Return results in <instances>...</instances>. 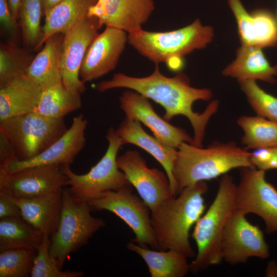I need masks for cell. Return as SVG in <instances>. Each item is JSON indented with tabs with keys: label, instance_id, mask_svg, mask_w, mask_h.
<instances>
[{
	"label": "cell",
	"instance_id": "obj_1",
	"mask_svg": "<svg viewBox=\"0 0 277 277\" xmlns=\"http://www.w3.org/2000/svg\"><path fill=\"white\" fill-rule=\"evenodd\" d=\"M123 88L137 92L163 107L165 111L164 118L169 122L173 117L182 115L186 117L193 128L194 136L191 144L202 147L206 126L219 107L214 100L201 113L195 112L193 104L196 101H209L212 96L207 88H195L190 86L188 77L182 72L169 77L161 73L158 64L151 74L143 77L128 76L123 73L113 75L111 79L98 83L97 91Z\"/></svg>",
	"mask_w": 277,
	"mask_h": 277
},
{
	"label": "cell",
	"instance_id": "obj_2",
	"mask_svg": "<svg viewBox=\"0 0 277 277\" xmlns=\"http://www.w3.org/2000/svg\"><path fill=\"white\" fill-rule=\"evenodd\" d=\"M207 190L206 183L199 182L185 187L177 195L166 199L150 211L158 250L172 249L187 258L195 256L189 232L204 213L203 195Z\"/></svg>",
	"mask_w": 277,
	"mask_h": 277
},
{
	"label": "cell",
	"instance_id": "obj_3",
	"mask_svg": "<svg viewBox=\"0 0 277 277\" xmlns=\"http://www.w3.org/2000/svg\"><path fill=\"white\" fill-rule=\"evenodd\" d=\"M177 151L173 170L177 195L185 187L223 175L231 169L254 167L251 152L233 142L216 141L206 148L183 142Z\"/></svg>",
	"mask_w": 277,
	"mask_h": 277
},
{
	"label": "cell",
	"instance_id": "obj_4",
	"mask_svg": "<svg viewBox=\"0 0 277 277\" xmlns=\"http://www.w3.org/2000/svg\"><path fill=\"white\" fill-rule=\"evenodd\" d=\"M67 129L64 118H50L34 112L0 121V164L38 155Z\"/></svg>",
	"mask_w": 277,
	"mask_h": 277
},
{
	"label": "cell",
	"instance_id": "obj_5",
	"mask_svg": "<svg viewBox=\"0 0 277 277\" xmlns=\"http://www.w3.org/2000/svg\"><path fill=\"white\" fill-rule=\"evenodd\" d=\"M236 187L233 177L223 174L213 202L194 225L192 237L197 252L190 264V271L192 272L204 270L223 260L222 241L227 221L234 209Z\"/></svg>",
	"mask_w": 277,
	"mask_h": 277
},
{
	"label": "cell",
	"instance_id": "obj_6",
	"mask_svg": "<svg viewBox=\"0 0 277 277\" xmlns=\"http://www.w3.org/2000/svg\"><path fill=\"white\" fill-rule=\"evenodd\" d=\"M214 36L213 29L203 26L199 19L182 28L167 32L143 30L128 33V43L140 54L159 64L180 62L182 57L195 49L205 48Z\"/></svg>",
	"mask_w": 277,
	"mask_h": 277
},
{
	"label": "cell",
	"instance_id": "obj_7",
	"mask_svg": "<svg viewBox=\"0 0 277 277\" xmlns=\"http://www.w3.org/2000/svg\"><path fill=\"white\" fill-rule=\"evenodd\" d=\"M87 201L73 196L68 188L62 193V207L58 228L50 237L49 252L62 268L68 255L84 246L100 229L104 220L93 216Z\"/></svg>",
	"mask_w": 277,
	"mask_h": 277
},
{
	"label": "cell",
	"instance_id": "obj_8",
	"mask_svg": "<svg viewBox=\"0 0 277 277\" xmlns=\"http://www.w3.org/2000/svg\"><path fill=\"white\" fill-rule=\"evenodd\" d=\"M106 138L108 146L106 153L87 173H75L70 165L60 166L68 177L67 185L70 186L68 189L75 197L88 202L105 192L117 191L131 185L125 174L117 166V153L123 144L113 127L108 130Z\"/></svg>",
	"mask_w": 277,
	"mask_h": 277
},
{
	"label": "cell",
	"instance_id": "obj_9",
	"mask_svg": "<svg viewBox=\"0 0 277 277\" xmlns=\"http://www.w3.org/2000/svg\"><path fill=\"white\" fill-rule=\"evenodd\" d=\"M132 185L117 191H108L88 201L91 210L109 211L122 220L135 234L133 241L143 247L158 250L152 228L150 209L147 204L133 193Z\"/></svg>",
	"mask_w": 277,
	"mask_h": 277
},
{
	"label": "cell",
	"instance_id": "obj_10",
	"mask_svg": "<svg viewBox=\"0 0 277 277\" xmlns=\"http://www.w3.org/2000/svg\"><path fill=\"white\" fill-rule=\"evenodd\" d=\"M240 169L241 179L236 186L234 209L246 215L253 213L264 222L265 231H277V189L265 179V171L255 167Z\"/></svg>",
	"mask_w": 277,
	"mask_h": 277
},
{
	"label": "cell",
	"instance_id": "obj_11",
	"mask_svg": "<svg viewBox=\"0 0 277 277\" xmlns=\"http://www.w3.org/2000/svg\"><path fill=\"white\" fill-rule=\"evenodd\" d=\"M246 215L234 209L224 229L222 256L230 265L245 263L251 257L266 259L269 256L263 232L259 226L250 223Z\"/></svg>",
	"mask_w": 277,
	"mask_h": 277
},
{
	"label": "cell",
	"instance_id": "obj_12",
	"mask_svg": "<svg viewBox=\"0 0 277 277\" xmlns=\"http://www.w3.org/2000/svg\"><path fill=\"white\" fill-rule=\"evenodd\" d=\"M67 181L58 165L29 167L12 173L0 172V192L15 199H32L63 190Z\"/></svg>",
	"mask_w": 277,
	"mask_h": 277
},
{
	"label": "cell",
	"instance_id": "obj_13",
	"mask_svg": "<svg viewBox=\"0 0 277 277\" xmlns=\"http://www.w3.org/2000/svg\"><path fill=\"white\" fill-rule=\"evenodd\" d=\"M99 29L98 18L89 15L64 33L61 58L62 83L75 93L81 95L86 90L80 76V69Z\"/></svg>",
	"mask_w": 277,
	"mask_h": 277
},
{
	"label": "cell",
	"instance_id": "obj_14",
	"mask_svg": "<svg viewBox=\"0 0 277 277\" xmlns=\"http://www.w3.org/2000/svg\"><path fill=\"white\" fill-rule=\"evenodd\" d=\"M117 164L150 211L174 196L166 173L156 168H149L137 151L127 150L117 156Z\"/></svg>",
	"mask_w": 277,
	"mask_h": 277
},
{
	"label": "cell",
	"instance_id": "obj_15",
	"mask_svg": "<svg viewBox=\"0 0 277 277\" xmlns=\"http://www.w3.org/2000/svg\"><path fill=\"white\" fill-rule=\"evenodd\" d=\"M87 123L83 114L74 117L66 132L41 153L28 160H9L1 163L0 172L12 173L35 166L70 165L85 145Z\"/></svg>",
	"mask_w": 277,
	"mask_h": 277
},
{
	"label": "cell",
	"instance_id": "obj_16",
	"mask_svg": "<svg viewBox=\"0 0 277 277\" xmlns=\"http://www.w3.org/2000/svg\"><path fill=\"white\" fill-rule=\"evenodd\" d=\"M128 33L122 29L106 27L88 47L82 62L80 76L85 83L97 79L116 67L128 43Z\"/></svg>",
	"mask_w": 277,
	"mask_h": 277
},
{
	"label": "cell",
	"instance_id": "obj_17",
	"mask_svg": "<svg viewBox=\"0 0 277 277\" xmlns=\"http://www.w3.org/2000/svg\"><path fill=\"white\" fill-rule=\"evenodd\" d=\"M126 117L139 121L150 129L163 144L177 149L183 142L192 144L193 138L185 130L171 125L154 110L149 99L133 90H126L120 97Z\"/></svg>",
	"mask_w": 277,
	"mask_h": 277
},
{
	"label": "cell",
	"instance_id": "obj_18",
	"mask_svg": "<svg viewBox=\"0 0 277 277\" xmlns=\"http://www.w3.org/2000/svg\"><path fill=\"white\" fill-rule=\"evenodd\" d=\"M237 23L241 46L261 48L277 45V18L270 10L258 9L248 13L240 0H228Z\"/></svg>",
	"mask_w": 277,
	"mask_h": 277
},
{
	"label": "cell",
	"instance_id": "obj_19",
	"mask_svg": "<svg viewBox=\"0 0 277 277\" xmlns=\"http://www.w3.org/2000/svg\"><path fill=\"white\" fill-rule=\"evenodd\" d=\"M115 132L123 145L131 144L141 148L162 165L169 179L173 195H177V185L173 173L177 149L167 146L155 136L148 134L139 121L126 117Z\"/></svg>",
	"mask_w": 277,
	"mask_h": 277
},
{
	"label": "cell",
	"instance_id": "obj_20",
	"mask_svg": "<svg viewBox=\"0 0 277 277\" xmlns=\"http://www.w3.org/2000/svg\"><path fill=\"white\" fill-rule=\"evenodd\" d=\"M154 9L153 0H107L98 17L99 28L113 27L128 33L138 30Z\"/></svg>",
	"mask_w": 277,
	"mask_h": 277
},
{
	"label": "cell",
	"instance_id": "obj_21",
	"mask_svg": "<svg viewBox=\"0 0 277 277\" xmlns=\"http://www.w3.org/2000/svg\"><path fill=\"white\" fill-rule=\"evenodd\" d=\"M63 190L29 199H13L20 208L22 218L35 229L51 237L60 223Z\"/></svg>",
	"mask_w": 277,
	"mask_h": 277
},
{
	"label": "cell",
	"instance_id": "obj_22",
	"mask_svg": "<svg viewBox=\"0 0 277 277\" xmlns=\"http://www.w3.org/2000/svg\"><path fill=\"white\" fill-rule=\"evenodd\" d=\"M42 90L26 74L0 87V121L33 112Z\"/></svg>",
	"mask_w": 277,
	"mask_h": 277
},
{
	"label": "cell",
	"instance_id": "obj_23",
	"mask_svg": "<svg viewBox=\"0 0 277 277\" xmlns=\"http://www.w3.org/2000/svg\"><path fill=\"white\" fill-rule=\"evenodd\" d=\"M222 74L235 78L238 82L259 80L274 84L277 67L270 64L262 48L241 46L237 49L236 58L223 70Z\"/></svg>",
	"mask_w": 277,
	"mask_h": 277
},
{
	"label": "cell",
	"instance_id": "obj_24",
	"mask_svg": "<svg viewBox=\"0 0 277 277\" xmlns=\"http://www.w3.org/2000/svg\"><path fill=\"white\" fill-rule=\"evenodd\" d=\"M64 35L57 33L50 36L27 70L26 75L42 89L62 82L61 58Z\"/></svg>",
	"mask_w": 277,
	"mask_h": 277
},
{
	"label": "cell",
	"instance_id": "obj_25",
	"mask_svg": "<svg viewBox=\"0 0 277 277\" xmlns=\"http://www.w3.org/2000/svg\"><path fill=\"white\" fill-rule=\"evenodd\" d=\"M98 0H62L45 15L41 47L51 35L65 33L89 15L90 9Z\"/></svg>",
	"mask_w": 277,
	"mask_h": 277
},
{
	"label": "cell",
	"instance_id": "obj_26",
	"mask_svg": "<svg viewBox=\"0 0 277 277\" xmlns=\"http://www.w3.org/2000/svg\"><path fill=\"white\" fill-rule=\"evenodd\" d=\"M127 247L146 263L151 277H184L190 271L187 257L175 250H151L133 242Z\"/></svg>",
	"mask_w": 277,
	"mask_h": 277
},
{
	"label": "cell",
	"instance_id": "obj_27",
	"mask_svg": "<svg viewBox=\"0 0 277 277\" xmlns=\"http://www.w3.org/2000/svg\"><path fill=\"white\" fill-rule=\"evenodd\" d=\"M81 106V94L69 90L62 82L43 89L33 112L50 118H64Z\"/></svg>",
	"mask_w": 277,
	"mask_h": 277
},
{
	"label": "cell",
	"instance_id": "obj_28",
	"mask_svg": "<svg viewBox=\"0 0 277 277\" xmlns=\"http://www.w3.org/2000/svg\"><path fill=\"white\" fill-rule=\"evenodd\" d=\"M43 236L22 217L0 219V251L17 248L37 249Z\"/></svg>",
	"mask_w": 277,
	"mask_h": 277
},
{
	"label": "cell",
	"instance_id": "obj_29",
	"mask_svg": "<svg viewBox=\"0 0 277 277\" xmlns=\"http://www.w3.org/2000/svg\"><path fill=\"white\" fill-rule=\"evenodd\" d=\"M237 123L244 131L241 142L246 149L256 150L277 146V122L257 115L242 116Z\"/></svg>",
	"mask_w": 277,
	"mask_h": 277
},
{
	"label": "cell",
	"instance_id": "obj_30",
	"mask_svg": "<svg viewBox=\"0 0 277 277\" xmlns=\"http://www.w3.org/2000/svg\"><path fill=\"white\" fill-rule=\"evenodd\" d=\"M33 59L28 51L14 43H1L0 87L26 75Z\"/></svg>",
	"mask_w": 277,
	"mask_h": 277
},
{
	"label": "cell",
	"instance_id": "obj_31",
	"mask_svg": "<svg viewBox=\"0 0 277 277\" xmlns=\"http://www.w3.org/2000/svg\"><path fill=\"white\" fill-rule=\"evenodd\" d=\"M43 15L41 0H21L18 20L24 45L34 51L38 49L43 37L41 19Z\"/></svg>",
	"mask_w": 277,
	"mask_h": 277
},
{
	"label": "cell",
	"instance_id": "obj_32",
	"mask_svg": "<svg viewBox=\"0 0 277 277\" xmlns=\"http://www.w3.org/2000/svg\"><path fill=\"white\" fill-rule=\"evenodd\" d=\"M0 252V277L30 276L37 249H9Z\"/></svg>",
	"mask_w": 277,
	"mask_h": 277
},
{
	"label": "cell",
	"instance_id": "obj_33",
	"mask_svg": "<svg viewBox=\"0 0 277 277\" xmlns=\"http://www.w3.org/2000/svg\"><path fill=\"white\" fill-rule=\"evenodd\" d=\"M239 82L257 115L277 122V97L264 91L255 80H247Z\"/></svg>",
	"mask_w": 277,
	"mask_h": 277
},
{
	"label": "cell",
	"instance_id": "obj_34",
	"mask_svg": "<svg viewBox=\"0 0 277 277\" xmlns=\"http://www.w3.org/2000/svg\"><path fill=\"white\" fill-rule=\"evenodd\" d=\"M50 237L44 234L42 242L37 249L31 273V277H81L82 271H63L56 260L49 252Z\"/></svg>",
	"mask_w": 277,
	"mask_h": 277
},
{
	"label": "cell",
	"instance_id": "obj_35",
	"mask_svg": "<svg viewBox=\"0 0 277 277\" xmlns=\"http://www.w3.org/2000/svg\"><path fill=\"white\" fill-rule=\"evenodd\" d=\"M251 162L254 167L265 171L277 169V146L251 152Z\"/></svg>",
	"mask_w": 277,
	"mask_h": 277
},
{
	"label": "cell",
	"instance_id": "obj_36",
	"mask_svg": "<svg viewBox=\"0 0 277 277\" xmlns=\"http://www.w3.org/2000/svg\"><path fill=\"white\" fill-rule=\"evenodd\" d=\"M0 22L5 32L11 35H16L18 25L11 12L8 0H0Z\"/></svg>",
	"mask_w": 277,
	"mask_h": 277
},
{
	"label": "cell",
	"instance_id": "obj_37",
	"mask_svg": "<svg viewBox=\"0 0 277 277\" xmlns=\"http://www.w3.org/2000/svg\"><path fill=\"white\" fill-rule=\"evenodd\" d=\"M13 217H22L19 206L12 197L0 192V219Z\"/></svg>",
	"mask_w": 277,
	"mask_h": 277
},
{
	"label": "cell",
	"instance_id": "obj_38",
	"mask_svg": "<svg viewBox=\"0 0 277 277\" xmlns=\"http://www.w3.org/2000/svg\"><path fill=\"white\" fill-rule=\"evenodd\" d=\"M62 0H41L43 15L45 16L51 9Z\"/></svg>",
	"mask_w": 277,
	"mask_h": 277
},
{
	"label": "cell",
	"instance_id": "obj_39",
	"mask_svg": "<svg viewBox=\"0 0 277 277\" xmlns=\"http://www.w3.org/2000/svg\"><path fill=\"white\" fill-rule=\"evenodd\" d=\"M106 1L107 0H98L96 5L90 9L89 15L98 18Z\"/></svg>",
	"mask_w": 277,
	"mask_h": 277
},
{
	"label": "cell",
	"instance_id": "obj_40",
	"mask_svg": "<svg viewBox=\"0 0 277 277\" xmlns=\"http://www.w3.org/2000/svg\"><path fill=\"white\" fill-rule=\"evenodd\" d=\"M9 4L14 18L17 21L21 0H8Z\"/></svg>",
	"mask_w": 277,
	"mask_h": 277
},
{
	"label": "cell",
	"instance_id": "obj_41",
	"mask_svg": "<svg viewBox=\"0 0 277 277\" xmlns=\"http://www.w3.org/2000/svg\"><path fill=\"white\" fill-rule=\"evenodd\" d=\"M266 276H277V263L274 261L268 262L265 271Z\"/></svg>",
	"mask_w": 277,
	"mask_h": 277
},
{
	"label": "cell",
	"instance_id": "obj_42",
	"mask_svg": "<svg viewBox=\"0 0 277 277\" xmlns=\"http://www.w3.org/2000/svg\"><path fill=\"white\" fill-rule=\"evenodd\" d=\"M276 18H277V9H276ZM277 67V65H276Z\"/></svg>",
	"mask_w": 277,
	"mask_h": 277
}]
</instances>
